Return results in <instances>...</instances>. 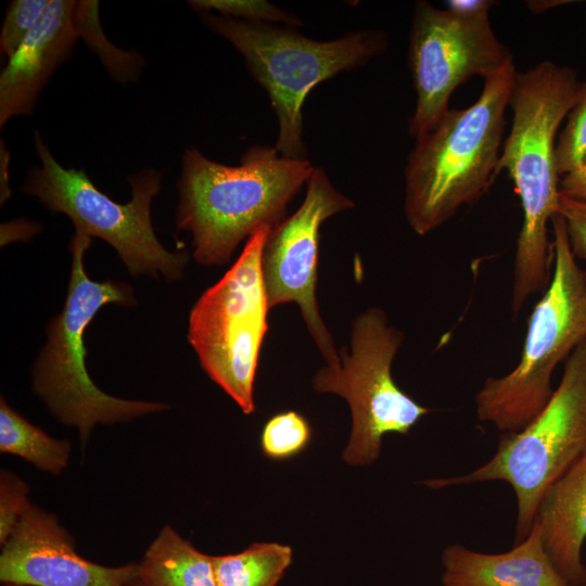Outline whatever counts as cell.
<instances>
[{
	"label": "cell",
	"mask_w": 586,
	"mask_h": 586,
	"mask_svg": "<svg viewBox=\"0 0 586 586\" xmlns=\"http://www.w3.org/2000/svg\"><path fill=\"white\" fill-rule=\"evenodd\" d=\"M579 82L573 68L551 61L515 73L508 105L511 128L498 162V173L506 170L513 181L523 215L512 268L513 318L546 290L552 275L549 225L559 214L561 198L556 142Z\"/></svg>",
	"instance_id": "obj_1"
},
{
	"label": "cell",
	"mask_w": 586,
	"mask_h": 586,
	"mask_svg": "<svg viewBox=\"0 0 586 586\" xmlns=\"http://www.w3.org/2000/svg\"><path fill=\"white\" fill-rule=\"evenodd\" d=\"M313 168L308 160L283 157L273 146H251L235 166L187 149L176 224L178 230L191 233L193 258L204 266L228 263L243 240L285 217L288 204Z\"/></svg>",
	"instance_id": "obj_2"
},
{
	"label": "cell",
	"mask_w": 586,
	"mask_h": 586,
	"mask_svg": "<svg viewBox=\"0 0 586 586\" xmlns=\"http://www.w3.org/2000/svg\"><path fill=\"white\" fill-rule=\"evenodd\" d=\"M515 73L511 62L486 77L471 105L449 109L415 139L404 169V213L418 235L433 232L491 188Z\"/></svg>",
	"instance_id": "obj_3"
},
{
	"label": "cell",
	"mask_w": 586,
	"mask_h": 586,
	"mask_svg": "<svg viewBox=\"0 0 586 586\" xmlns=\"http://www.w3.org/2000/svg\"><path fill=\"white\" fill-rule=\"evenodd\" d=\"M213 33L243 56L253 79L267 92L278 119L275 149L291 160H307L303 106L319 84L365 66L388 47L387 33L360 29L332 40H315L296 27L253 23L211 12L199 13Z\"/></svg>",
	"instance_id": "obj_4"
},
{
	"label": "cell",
	"mask_w": 586,
	"mask_h": 586,
	"mask_svg": "<svg viewBox=\"0 0 586 586\" xmlns=\"http://www.w3.org/2000/svg\"><path fill=\"white\" fill-rule=\"evenodd\" d=\"M552 275L534 305L515 367L487 378L474 396L480 421L519 432L550 400L553 371L586 337V270L571 251L560 214L551 220Z\"/></svg>",
	"instance_id": "obj_5"
},
{
	"label": "cell",
	"mask_w": 586,
	"mask_h": 586,
	"mask_svg": "<svg viewBox=\"0 0 586 586\" xmlns=\"http://www.w3.org/2000/svg\"><path fill=\"white\" fill-rule=\"evenodd\" d=\"M91 241L88 234L75 231L66 302L50 322L47 344L33 369L35 393L60 422L78 430L81 448L98 423L129 422L169 408L160 402L111 396L94 385L87 373L84 334L88 324L102 306L129 304L133 300L130 288L123 283L88 278L84 255Z\"/></svg>",
	"instance_id": "obj_6"
},
{
	"label": "cell",
	"mask_w": 586,
	"mask_h": 586,
	"mask_svg": "<svg viewBox=\"0 0 586 586\" xmlns=\"http://www.w3.org/2000/svg\"><path fill=\"white\" fill-rule=\"evenodd\" d=\"M586 453V337L565 360L540 411L519 432L500 434L495 455L468 474L428 481L433 488L504 481L517 498L515 544L530 534L548 487Z\"/></svg>",
	"instance_id": "obj_7"
},
{
	"label": "cell",
	"mask_w": 586,
	"mask_h": 586,
	"mask_svg": "<svg viewBox=\"0 0 586 586\" xmlns=\"http://www.w3.org/2000/svg\"><path fill=\"white\" fill-rule=\"evenodd\" d=\"M35 150L40 166L29 170L22 186L25 194L37 198L52 213L68 216L75 231L110 243L132 276L181 277L188 253L167 251L152 227L151 204L161 190L158 170L145 168L130 176L131 200L120 204L101 192L85 170L60 165L38 131Z\"/></svg>",
	"instance_id": "obj_8"
},
{
	"label": "cell",
	"mask_w": 586,
	"mask_h": 586,
	"mask_svg": "<svg viewBox=\"0 0 586 586\" xmlns=\"http://www.w3.org/2000/svg\"><path fill=\"white\" fill-rule=\"evenodd\" d=\"M404 333L392 326L386 313L370 307L352 324L348 352H339L340 366L326 365L313 378L317 392L345 398L352 411V432L343 459L352 466H368L381 453L384 435H407L432 410L394 381L392 366Z\"/></svg>",
	"instance_id": "obj_9"
},
{
	"label": "cell",
	"mask_w": 586,
	"mask_h": 586,
	"mask_svg": "<svg viewBox=\"0 0 586 586\" xmlns=\"http://www.w3.org/2000/svg\"><path fill=\"white\" fill-rule=\"evenodd\" d=\"M271 229L247 239L230 269L198 298L188 323V341L203 370L246 415L255 410L254 381L268 331L260 258Z\"/></svg>",
	"instance_id": "obj_10"
},
{
	"label": "cell",
	"mask_w": 586,
	"mask_h": 586,
	"mask_svg": "<svg viewBox=\"0 0 586 586\" xmlns=\"http://www.w3.org/2000/svg\"><path fill=\"white\" fill-rule=\"evenodd\" d=\"M488 12L467 14L425 0L415 3L407 52L416 91L408 133L415 139L450 109L449 100L460 85L473 76L485 79L513 62L492 28Z\"/></svg>",
	"instance_id": "obj_11"
},
{
	"label": "cell",
	"mask_w": 586,
	"mask_h": 586,
	"mask_svg": "<svg viewBox=\"0 0 586 586\" xmlns=\"http://www.w3.org/2000/svg\"><path fill=\"white\" fill-rule=\"evenodd\" d=\"M354 207L334 188L322 167H314L302 205L268 233L260 258L269 308L296 303L328 366H340L339 352L319 313L316 285L320 227L329 217Z\"/></svg>",
	"instance_id": "obj_12"
},
{
	"label": "cell",
	"mask_w": 586,
	"mask_h": 586,
	"mask_svg": "<svg viewBox=\"0 0 586 586\" xmlns=\"http://www.w3.org/2000/svg\"><path fill=\"white\" fill-rule=\"evenodd\" d=\"M137 578V563L105 566L85 559L56 515L34 505L22 515L0 555L3 584L129 586Z\"/></svg>",
	"instance_id": "obj_13"
},
{
	"label": "cell",
	"mask_w": 586,
	"mask_h": 586,
	"mask_svg": "<svg viewBox=\"0 0 586 586\" xmlns=\"http://www.w3.org/2000/svg\"><path fill=\"white\" fill-rule=\"evenodd\" d=\"M76 1L52 0L42 20L9 59L0 76V126L20 115H31L50 77L69 56L78 34Z\"/></svg>",
	"instance_id": "obj_14"
},
{
	"label": "cell",
	"mask_w": 586,
	"mask_h": 586,
	"mask_svg": "<svg viewBox=\"0 0 586 586\" xmlns=\"http://www.w3.org/2000/svg\"><path fill=\"white\" fill-rule=\"evenodd\" d=\"M443 586H569L549 560L535 521L530 534L501 553H483L461 544L442 552Z\"/></svg>",
	"instance_id": "obj_15"
},
{
	"label": "cell",
	"mask_w": 586,
	"mask_h": 586,
	"mask_svg": "<svg viewBox=\"0 0 586 586\" xmlns=\"http://www.w3.org/2000/svg\"><path fill=\"white\" fill-rule=\"evenodd\" d=\"M535 521L543 547L569 586H586V453L543 495Z\"/></svg>",
	"instance_id": "obj_16"
},
{
	"label": "cell",
	"mask_w": 586,
	"mask_h": 586,
	"mask_svg": "<svg viewBox=\"0 0 586 586\" xmlns=\"http://www.w3.org/2000/svg\"><path fill=\"white\" fill-rule=\"evenodd\" d=\"M137 566L145 586H216L213 556L198 550L170 525L158 532Z\"/></svg>",
	"instance_id": "obj_17"
},
{
	"label": "cell",
	"mask_w": 586,
	"mask_h": 586,
	"mask_svg": "<svg viewBox=\"0 0 586 586\" xmlns=\"http://www.w3.org/2000/svg\"><path fill=\"white\" fill-rule=\"evenodd\" d=\"M0 451L28 461L38 470L61 474L68 466L72 446L68 441L48 435L0 400Z\"/></svg>",
	"instance_id": "obj_18"
},
{
	"label": "cell",
	"mask_w": 586,
	"mask_h": 586,
	"mask_svg": "<svg viewBox=\"0 0 586 586\" xmlns=\"http://www.w3.org/2000/svg\"><path fill=\"white\" fill-rule=\"evenodd\" d=\"M291 562V547L278 543H255L238 553L213 556L216 586H276Z\"/></svg>",
	"instance_id": "obj_19"
},
{
	"label": "cell",
	"mask_w": 586,
	"mask_h": 586,
	"mask_svg": "<svg viewBox=\"0 0 586 586\" xmlns=\"http://www.w3.org/2000/svg\"><path fill=\"white\" fill-rule=\"evenodd\" d=\"M74 24L79 37L95 51L110 75L119 82L135 80L143 66V59L136 52L123 51L105 37L99 18V2L76 1Z\"/></svg>",
	"instance_id": "obj_20"
},
{
	"label": "cell",
	"mask_w": 586,
	"mask_h": 586,
	"mask_svg": "<svg viewBox=\"0 0 586 586\" xmlns=\"http://www.w3.org/2000/svg\"><path fill=\"white\" fill-rule=\"evenodd\" d=\"M310 437L311 428L305 417L290 410L272 416L265 423L260 446L268 458L284 460L300 454Z\"/></svg>",
	"instance_id": "obj_21"
},
{
	"label": "cell",
	"mask_w": 586,
	"mask_h": 586,
	"mask_svg": "<svg viewBox=\"0 0 586 586\" xmlns=\"http://www.w3.org/2000/svg\"><path fill=\"white\" fill-rule=\"evenodd\" d=\"M556 160L562 177L586 163V81H581L575 102L556 142Z\"/></svg>",
	"instance_id": "obj_22"
},
{
	"label": "cell",
	"mask_w": 586,
	"mask_h": 586,
	"mask_svg": "<svg viewBox=\"0 0 586 586\" xmlns=\"http://www.w3.org/2000/svg\"><path fill=\"white\" fill-rule=\"evenodd\" d=\"M188 4L198 13L211 12L253 23L283 24L291 27L304 23L295 14L265 0H192Z\"/></svg>",
	"instance_id": "obj_23"
},
{
	"label": "cell",
	"mask_w": 586,
	"mask_h": 586,
	"mask_svg": "<svg viewBox=\"0 0 586 586\" xmlns=\"http://www.w3.org/2000/svg\"><path fill=\"white\" fill-rule=\"evenodd\" d=\"M52 0H14L1 28L0 51L8 60L44 16Z\"/></svg>",
	"instance_id": "obj_24"
},
{
	"label": "cell",
	"mask_w": 586,
	"mask_h": 586,
	"mask_svg": "<svg viewBox=\"0 0 586 586\" xmlns=\"http://www.w3.org/2000/svg\"><path fill=\"white\" fill-rule=\"evenodd\" d=\"M31 506L29 486L16 474L0 472V544H5L20 519Z\"/></svg>",
	"instance_id": "obj_25"
},
{
	"label": "cell",
	"mask_w": 586,
	"mask_h": 586,
	"mask_svg": "<svg viewBox=\"0 0 586 586\" xmlns=\"http://www.w3.org/2000/svg\"><path fill=\"white\" fill-rule=\"evenodd\" d=\"M559 214L563 218L572 253L586 259V202L561 195Z\"/></svg>",
	"instance_id": "obj_26"
},
{
	"label": "cell",
	"mask_w": 586,
	"mask_h": 586,
	"mask_svg": "<svg viewBox=\"0 0 586 586\" xmlns=\"http://www.w3.org/2000/svg\"><path fill=\"white\" fill-rule=\"evenodd\" d=\"M560 193L569 199L586 202V163L561 177Z\"/></svg>",
	"instance_id": "obj_27"
},
{
	"label": "cell",
	"mask_w": 586,
	"mask_h": 586,
	"mask_svg": "<svg viewBox=\"0 0 586 586\" xmlns=\"http://www.w3.org/2000/svg\"><path fill=\"white\" fill-rule=\"evenodd\" d=\"M446 8L461 13H477L489 11L495 2L492 0H449Z\"/></svg>",
	"instance_id": "obj_28"
},
{
	"label": "cell",
	"mask_w": 586,
	"mask_h": 586,
	"mask_svg": "<svg viewBox=\"0 0 586 586\" xmlns=\"http://www.w3.org/2000/svg\"><path fill=\"white\" fill-rule=\"evenodd\" d=\"M11 160L10 151L7 150L5 144L1 141L0 144V198L1 204H3L11 195V189L9 184V164Z\"/></svg>",
	"instance_id": "obj_29"
},
{
	"label": "cell",
	"mask_w": 586,
	"mask_h": 586,
	"mask_svg": "<svg viewBox=\"0 0 586 586\" xmlns=\"http://www.w3.org/2000/svg\"><path fill=\"white\" fill-rule=\"evenodd\" d=\"M572 1H564V0H560V1H557V0H551V1H538V2H534L536 4H532L530 3L528 7L532 9V11L534 12H545L546 10L548 9H552V8H556L558 5H563V4H566V3H571Z\"/></svg>",
	"instance_id": "obj_30"
},
{
	"label": "cell",
	"mask_w": 586,
	"mask_h": 586,
	"mask_svg": "<svg viewBox=\"0 0 586 586\" xmlns=\"http://www.w3.org/2000/svg\"><path fill=\"white\" fill-rule=\"evenodd\" d=\"M129 586H145L143 583H141L138 578L135 579L129 584Z\"/></svg>",
	"instance_id": "obj_31"
},
{
	"label": "cell",
	"mask_w": 586,
	"mask_h": 586,
	"mask_svg": "<svg viewBox=\"0 0 586 586\" xmlns=\"http://www.w3.org/2000/svg\"><path fill=\"white\" fill-rule=\"evenodd\" d=\"M4 586H31V585L17 584V583H5Z\"/></svg>",
	"instance_id": "obj_32"
}]
</instances>
